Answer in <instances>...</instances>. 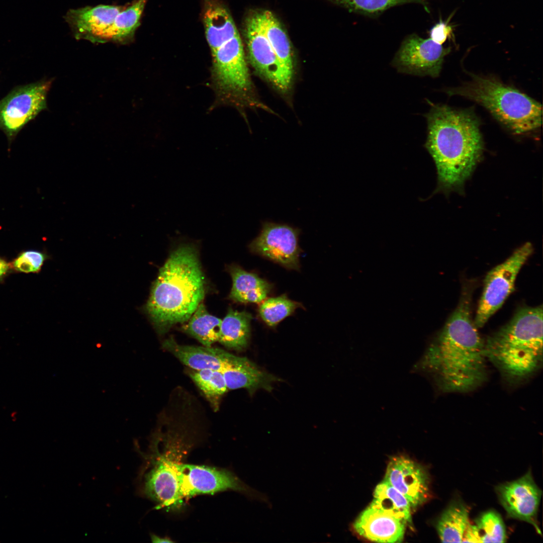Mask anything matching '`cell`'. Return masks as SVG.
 I'll list each match as a JSON object with an SVG mask.
<instances>
[{
	"label": "cell",
	"mask_w": 543,
	"mask_h": 543,
	"mask_svg": "<svg viewBox=\"0 0 543 543\" xmlns=\"http://www.w3.org/2000/svg\"><path fill=\"white\" fill-rule=\"evenodd\" d=\"M124 6L99 5L69 10L64 19L74 37L105 43L108 31Z\"/></svg>",
	"instance_id": "2e32d148"
},
{
	"label": "cell",
	"mask_w": 543,
	"mask_h": 543,
	"mask_svg": "<svg viewBox=\"0 0 543 543\" xmlns=\"http://www.w3.org/2000/svg\"><path fill=\"white\" fill-rule=\"evenodd\" d=\"M229 270L232 280L229 298L235 302L259 303L265 299L272 290V285L267 281L239 266H230Z\"/></svg>",
	"instance_id": "ffe728a7"
},
{
	"label": "cell",
	"mask_w": 543,
	"mask_h": 543,
	"mask_svg": "<svg viewBox=\"0 0 543 543\" xmlns=\"http://www.w3.org/2000/svg\"><path fill=\"white\" fill-rule=\"evenodd\" d=\"M244 34L251 63L261 75L281 90L288 89L289 76L277 57L260 24L259 12L245 20Z\"/></svg>",
	"instance_id": "4fadbf2b"
},
{
	"label": "cell",
	"mask_w": 543,
	"mask_h": 543,
	"mask_svg": "<svg viewBox=\"0 0 543 543\" xmlns=\"http://www.w3.org/2000/svg\"><path fill=\"white\" fill-rule=\"evenodd\" d=\"M469 507L461 500H454L439 518L436 529L442 542H461L470 525Z\"/></svg>",
	"instance_id": "7402d4cb"
},
{
	"label": "cell",
	"mask_w": 543,
	"mask_h": 543,
	"mask_svg": "<svg viewBox=\"0 0 543 543\" xmlns=\"http://www.w3.org/2000/svg\"><path fill=\"white\" fill-rule=\"evenodd\" d=\"M451 17L452 15L450 16L446 22L440 20L439 22L430 29V38L435 42L442 45L447 39L454 40V26L449 23Z\"/></svg>",
	"instance_id": "4dcf8cb0"
},
{
	"label": "cell",
	"mask_w": 543,
	"mask_h": 543,
	"mask_svg": "<svg viewBox=\"0 0 543 543\" xmlns=\"http://www.w3.org/2000/svg\"><path fill=\"white\" fill-rule=\"evenodd\" d=\"M176 245L160 268L145 305V311L160 334L187 322L205 295L198 245L182 241Z\"/></svg>",
	"instance_id": "3957f363"
},
{
	"label": "cell",
	"mask_w": 543,
	"mask_h": 543,
	"mask_svg": "<svg viewBox=\"0 0 543 543\" xmlns=\"http://www.w3.org/2000/svg\"><path fill=\"white\" fill-rule=\"evenodd\" d=\"M22 254L32 263L35 272L40 270L45 260V256L43 253L37 251L28 250Z\"/></svg>",
	"instance_id": "1f68e13d"
},
{
	"label": "cell",
	"mask_w": 543,
	"mask_h": 543,
	"mask_svg": "<svg viewBox=\"0 0 543 543\" xmlns=\"http://www.w3.org/2000/svg\"><path fill=\"white\" fill-rule=\"evenodd\" d=\"M189 375L213 408L217 409L220 399L228 390L222 373L211 369L194 370Z\"/></svg>",
	"instance_id": "83f0119b"
},
{
	"label": "cell",
	"mask_w": 543,
	"mask_h": 543,
	"mask_svg": "<svg viewBox=\"0 0 543 543\" xmlns=\"http://www.w3.org/2000/svg\"><path fill=\"white\" fill-rule=\"evenodd\" d=\"M470 524L464 536L463 542H504L505 526L500 515L489 510L480 515Z\"/></svg>",
	"instance_id": "d4e9b609"
},
{
	"label": "cell",
	"mask_w": 543,
	"mask_h": 543,
	"mask_svg": "<svg viewBox=\"0 0 543 543\" xmlns=\"http://www.w3.org/2000/svg\"><path fill=\"white\" fill-rule=\"evenodd\" d=\"M542 319V305L522 307L485 341L487 359L509 382L522 381L540 366Z\"/></svg>",
	"instance_id": "277c9868"
},
{
	"label": "cell",
	"mask_w": 543,
	"mask_h": 543,
	"mask_svg": "<svg viewBox=\"0 0 543 543\" xmlns=\"http://www.w3.org/2000/svg\"><path fill=\"white\" fill-rule=\"evenodd\" d=\"M52 80L19 86L0 101V130L9 145L21 130L47 108L46 97Z\"/></svg>",
	"instance_id": "9c48e42d"
},
{
	"label": "cell",
	"mask_w": 543,
	"mask_h": 543,
	"mask_svg": "<svg viewBox=\"0 0 543 543\" xmlns=\"http://www.w3.org/2000/svg\"><path fill=\"white\" fill-rule=\"evenodd\" d=\"M384 480L405 497L411 507L422 504L429 496L426 471L406 457L399 456L390 460Z\"/></svg>",
	"instance_id": "9a60e30c"
},
{
	"label": "cell",
	"mask_w": 543,
	"mask_h": 543,
	"mask_svg": "<svg viewBox=\"0 0 543 543\" xmlns=\"http://www.w3.org/2000/svg\"><path fill=\"white\" fill-rule=\"evenodd\" d=\"M222 320L210 314L203 303H200L183 330L191 335L204 346H211L218 342Z\"/></svg>",
	"instance_id": "484cf974"
},
{
	"label": "cell",
	"mask_w": 543,
	"mask_h": 543,
	"mask_svg": "<svg viewBox=\"0 0 543 543\" xmlns=\"http://www.w3.org/2000/svg\"><path fill=\"white\" fill-rule=\"evenodd\" d=\"M300 230L285 224L265 222L259 235L249 245L251 251L290 269H299Z\"/></svg>",
	"instance_id": "7c38bea8"
},
{
	"label": "cell",
	"mask_w": 543,
	"mask_h": 543,
	"mask_svg": "<svg viewBox=\"0 0 543 543\" xmlns=\"http://www.w3.org/2000/svg\"><path fill=\"white\" fill-rule=\"evenodd\" d=\"M471 295L464 291L436 340L424 358V366L445 392H467L487 376L485 341L471 316Z\"/></svg>",
	"instance_id": "6da1fadb"
},
{
	"label": "cell",
	"mask_w": 543,
	"mask_h": 543,
	"mask_svg": "<svg viewBox=\"0 0 543 543\" xmlns=\"http://www.w3.org/2000/svg\"><path fill=\"white\" fill-rule=\"evenodd\" d=\"M14 266L16 269L22 272H36L32 263L22 254L15 260Z\"/></svg>",
	"instance_id": "d6a6232c"
},
{
	"label": "cell",
	"mask_w": 543,
	"mask_h": 543,
	"mask_svg": "<svg viewBox=\"0 0 543 543\" xmlns=\"http://www.w3.org/2000/svg\"><path fill=\"white\" fill-rule=\"evenodd\" d=\"M450 50V47H444L430 38L424 39L412 34L402 42L392 64L400 72L436 77Z\"/></svg>",
	"instance_id": "8fae6325"
},
{
	"label": "cell",
	"mask_w": 543,
	"mask_h": 543,
	"mask_svg": "<svg viewBox=\"0 0 543 543\" xmlns=\"http://www.w3.org/2000/svg\"><path fill=\"white\" fill-rule=\"evenodd\" d=\"M533 251L532 244L526 242L487 273L474 321L478 328L484 326L514 290L517 276Z\"/></svg>",
	"instance_id": "ba28073f"
},
{
	"label": "cell",
	"mask_w": 543,
	"mask_h": 543,
	"mask_svg": "<svg viewBox=\"0 0 543 543\" xmlns=\"http://www.w3.org/2000/svg\"><path fill=\"white\" fill-rule=\"evenodd\" d=\"M496 492L509 517L531 524L541 534L537 514L542 492L530 471L516 480L499 485Z\"/></svg>",
	"instance_id": "5bb4252c"
},
{
	"label": "cell",
	"mask_w": 543,
	"mask_h": 543,
	"mask_svg": "<svg viewBox=\"0 0 543 543\" xmlns=\"http://www.w3.org/2000/svg\"><path fill=\"white\" fill-rule=\"evenodd\" d=\"M300 307V303L289 299L284 294L266 299L259 306L258 312L261 320L266 325L275 327Z\"/></svg>",
	"instance_id": "f1b7e54d"
},
{
	"label": "cell",
	"mask_w": 543,
	"mask_h": 543,
	"mask_svg": "<svg viewBox=\"0 0 543 543\" xmlns=\"http://www.w3.org/2000/svg\"><path fill=\"white\" fill-rule=\"evenodd\" d=\"M187 430L182 425L171 426L166 433L161 431L163 442L161 451L153 434L147 452L139 450L144 461L137 479V491L141 496L154 501L157 509L174 510L181 507L173 470L175 459L186 453L191 446Z\"/></svg>",
	"instance_id": "8992f818"
},
{
	"label": "cell",
	"mask_w": 543,
	"mask_h": 543,
	"mask_svg": "<svg viewBox=\"0 0 543 543\" xmlns=\"http://www.w3.org/2000/svg\"><path fill=\"white\" fill-rule=\"evenodd\" d=\"M428 102L431 109L425 115L428 133L424 146L436 168L434 193L462 192L483 155L480 122L471 110Z\"/></svg>",
	"instance_id": "7a4b0ae2"
},
{
	"label": "cell",
	"mask_w": 543,
	"mask_h": 543,
	"mask_svg": "<svg viewBox=\"0 0 543 543\" xmlns=\"http://www.w3.org/2000/svg\"><path fill=\"white\" fill-rule=\"evenodd\" d=\"M222 373L228 390L245 388L250 394L259 389L271 391L272 384L281 381L260 369L247 358L239 356L234 364Z\"/></svg>",
	"instance_id": "d6986e66"
},
{
	"label": "cell",
	"mask_w": 543,
	"mask_h": 543,
	"mask_svg": "<svg viewBox=\"0 0 543 543\" xmlns=\"http://www.w3.org/2000/svg\"><path fill=\"white\" fill-rule=\"evenodd\" d=\"M148 0H135L124 6L116 16L106 36V42L120 44L132 42L140 25L141 18Z\"/></svg>",
	"instance_id": "603a6c76"
},
{
	"label": "cell",
	"mask_w": 543,
	"mask_h": 543,
	"mask_svg": "<svg viewBox=\"0 0 543 543\" xmlns=\"http://www.w3.org/2000/svg\"><path fill=\"white\" fill-rule=\"evenodd\" d=\"M401 519L406 523L411 519V506L399 491L384 480L376 487L370 504Z\"/></svg>",
	"instance_id": "4316f807"
},
{
	"label": "cell",
	"mask_w": 543,
	"mask_h": 543,
	"mask_svg": "<svg viewBox=\"0 0 543 543\" xmlns=\"http://www.w3.org/2000/svg\"><path fill=\"white\" fill-rule=\"evenodd\" d=\"M252 319L249 312L229 309L221 321L218 342L228 348L244 349L249 342Z\"/></svg>",
	"instance_id": "44dd1931"
},
{
	"label": "cell",
	"mask_w": 543,
	"mask_h": 543,
	"mask_svg": "<svg viewBox=\"0 0 543 543\" xmlns=\"http://www.w3.org/2000/svg\"><path fill=\"white\" fill-rule=\"evenodd\" d=\"M262 28L277 57L289 76L292 78L293 65L291 44L288 35L277 17L269 11L259 12Z\"/></svg>",
	"instance_id": "cb8c5ba5"
},
{
	"label": "cell",
	"mask_w": 543,
	"mask_h": 543,
	"mask_svg": "<svg viewBox=\"0 0 543 543\" xmlns=\"http://www.w3.org/2000/svg\"><path fill=\"white\" fill-rule=\"evenodd\" d=\"M406 523L370 505L358 516L353 528L360 536L378 542H399L403 539Z\"/></svg>",
	"instance_id": "e0dca14e"
},
{
	"label": "cell",
	"mask_w": 543,
	"mask_h": 543,
	"mask_svg": "<svg viewBox=\"0 0 543 543\" xmlns=\"http://www.w3.org/2000/svg\"><path fill=\"white\" fill-rule=\"evenodd\" d=\"M446 93L481 105L515 135L530 133L542 125L540 103L494 77L473 75L470 81Z\"/></svg>",
	"instance_id": "5b68a950"
},
{
	"label": "cell",
	"mask_w": 543,
	"mask_h": 543,
	"mask_svg": "<svg viewBox=\"0 0 543 543\" xmlns=\"http://www.w3.org/2000/svg\"><path fill=\"white\" fill-rule=\"evenodd\" d=\"M211 53L214 78L222 94H242L249 89V75L239 33L221 42Z\"/></svg>",
	"instance_id": "30bf717a"
},
{
	"label": "cell",
	"mask_w": 543,
	"mask_h": 543,
	"mask_svg": "<svg viewBox=\"0 0 543 543\" xmlns=\"http://www.w3.org/2000/svg\"><path fill=\"white\" fill-rule=\"evenodd\" d=\"M350 11L375 17L396 6L417 3L426 6L429 0H329Z\"/></svg>",
	"instance_id": "f546056e"
},
{
	"label": "cell",
	"mask_w": 543,
	"mask_h": 543,
	"mask_svg": "<svg viewBox=\"0 0 543 543\" xmlns=\"http://www.w3.org/2000/svg\"><path fill=\"white\" fill-rule=\"evenodd\" d=\"M162 347L195 370L211 369L222 372L234 364L239 357L212 346L181 345L171 337L163 341Z\"/></svg>",
	"instance_id": "ac0fdd59"
},
{
	"label": "cell",
	"mask_w": 543,
	"mask_h": 543,
	"mask_svg": "<svg viewBox=\"0 0 543 543\" xmlns=\"http://www.w3.org/2000/svg\"><path fill=\"white\" fill-rule=\"evenodd\" d=\"M182 458L174 463V475L181 506L194 496L234 491L249 499L269 505L268 496L249 486L232 472L215 467L184 464Z\"/></svg>",
	"instance_id": "52a82bcc"
},
{
	"label": "cell",
	"mask_w": 543,
	"mask_h": 543,
	"mask_svg": "<svg viewBox=\"0 0 543 543\" xmlns=\"http://www.w3.org/2000/svg\"><path fill=\"white\" fill-rule=\"evenodd\" d=\"M151 539L153 542H172L170 538L167 537H161L154 534H151Z\"/></svg>",
	"instance_id": "836d02e7"
},
{
	"label": "cell",
	"mask_w": 543,
	"mask_h": 543,
	"mask_svg": "<svg viewBox=\"0 0 543 543\" xmlns=\"http://www.w3.org/2000/svg\"><path fill=\"white\" fill-rule=\"evenodd\" d=\"M8 268V263L4 260L0 259V276L7 272Z\"/></svg>",
	"instance_id": "e575fe53"
}]
</instances>
